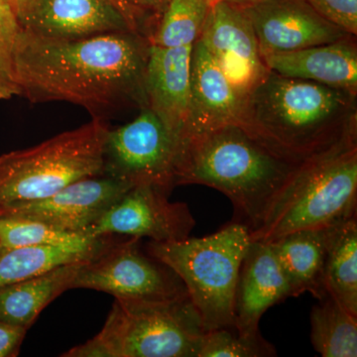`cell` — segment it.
<instances>
[{
  "instance_id": "9a60e30c",
  "label": "cell",
  "mask_w": 357,
  "mask_h": 357,
  "mask_svg": "<svg viewBox=\"0 0 357 357\" xmlns=\"http://www.w3.org/2000/svg\"><path fill=\"white\" fill-rule=\"evenodd\" d=\"M289 297L292 289L267 241H251L241 263L234 301V328L241 335H259L264 312Z\"/></svg>"
},
{
  "instance_id": "9c48e42d",
  "label": "cell",
  "mask_w": 357,
  "mask_h": 357,
  "mask_svg": "<svg viewBox=\"0 0 357 357\" xmlns=\"http://www.w3.org/2000/svg\"><path fill=\"white\" fill-rule=\"evenodd\" d=\"M181 145L149 107L129 123L109 130L103 174L131 185L150 184L172 192Z\"/></svg>"
},
{
  "instance_id": "3957f363",
  "label": "cell",
  "mask_w": 357,
  "mask_h": 357,
  "mask_svg": "<svg viewBox=\"0 0 357 357\" xmlns=\"http://www.w3.org/2000/svg\"><path fill=\"white\" fill-rule=\"evenodd\" d=\"M300 165L275 153L241 123L225 124L188 138L175 185H204L222 192L234 204V222L253 231Z\"/></svg>"
},
{
  "instance_id": "e0dca14e",
  "label": "cell",
  "mask_w": 357,
  "mask_h": 357,
  "mask_svg": "<svg viewBox=\"0 0 357 357\" xmlns=\"http://www.w3.org/2000/svg\"><path fill=\"white\" fill-rule=\"evenodd\" d=\"M243 105V98L204 44L197 40L192 45L190 65V112L185 141L225 124L239 123Z\"/></svg>"
},
{
  "instance_id": "f546056e",
  "label": "cell",
  "mask_w": 357,
  "mask_h": 357,
  "mask_svg": "<svg viewBox=\"0 0 357 357\" xmlns=\"http://www.w3.org/2000/svg\"><path fill=\"white\" fill-rule=\"evenodd\" d=\"M170 1L171 0H131L136 10L139 13L143 24L148 20L153 23L152 29Z\"/></svg>"
},
{
  "instance_id": "7a4b0ae2",
  "label": "cell",
  "mask_w": 357,
  "mask_h": 357,
  "mask_svg": "<svg viewBox=\"0 0 357 357\" xmlns=\"http://www.w3.org/2000/svg\"><path fill=\"white\" fill-rule=\"evenodd\" d=\"M356 98L269 70L244 100L239 123L275 153L302 164L357 137Z\"/></svg>"
},
{
  "instance_id": "8992f818",
  "label": "cell",
  "mask_w": 357,
  "mask_h": 357,
  "mask_svg": "<svg viewBox=\"0 0 357 357\" xmlns=\"http://www.w3.org/2000/svg\"><path fill=\"white\" fill-rule=\"evenodd\" d=\"M251 243L250 229L230 222L201 238L147 244L148 255L163 263L184 284L206 332L234 328V301L241 263Z\"/></svg>"
},
{
  "instance_id": "7402d4cb",
  "label": "cell",
  "mask_w": 357,
  "mask_h": 357,
  "mask_svg": "<svg viewBox=\"0 0 357 357\" xmlns=\"http://www.w3.org/2000/svg\"><path fill=\"white\" fill-rule=\"evenodd\" d=\"M326 294L357 317V220L349 218L333 237L323 276Z\"/></svg>"
},
{
  "instance_id": "52a82bcc",
  "label": "cell",
  "mask_w": 357,
  "mask_h": 357,
  "mask_svg": "<svg viewBox=\"0 0 357 357\" xmlns=\"http://www.w3.org/2000/svg\"><path fill=\"white\" fill-rule=\"evenodd\" d=\"M109 126L102 117L36 146L0 156V206L43 199L102 175Z\"/></svg>"
},
{
  "instance_id": "4dcf8cb0",
  "label": "cell",
  "mask_w": 357,
  "mask_h": 357,
  "mask_svg": "<svg viewBox=\"0 0 357 357\" xmlns=\"http://www.w3.org/2000/svg\"><path fill=\"white\" fill-rule=\"evenodd\" d=\"M112 1L119 6V8L126 16V18L132 24L133 27L141 34L145 35L144 32H143V29H144L143 21L141 20L139 13L136 10L131 0H112Z\"/></svg>"
},
{
  "instance_id": "d4e9b609",
  "label": "cell",
  "mask_w": 357,
  "mask_h": 357,
  "mask_svg": "<svg viewBox=\"0 0 357 357\" xmlns=\"http://www.w3.org/2000/svg\"><path fill=\"white\" fill-rule=\"evenodd\" d=\"M84 236L37 220L0 215V253L25 246L73 243Z\"/></svg>"
},
{
  "instance_id": "ac0fdd59",
  "label": "cell",
  "mask_w": 357,
  "mask_h": 357,
  "mask_svg": "<svg viewBox=\"0 0 357 357\" xmlns=\"http://www.w3.org/2000/svg\"><path fill=\"white\" fill-rule=\"evenodd\" d=\"M356 36L301 50L263 56L269 70L357 96Z\"/></svg>"
},
{
  "instance_id": "7c38bea8",
  "label": "cell",
  "mask_w": 357,
  "mask_h": 357,
  "mask_svg": "<svg viewBox=\"0 0 357 357\" xmlns=\"http://www.w3.org/2000/svg\"><path fill=\"white\" fill-rule=\"evenodd\" d=\"M8 4L21 29L47 38L138 32L112 0H11Z\"/></svg>"
},
{
  "instance_id": "5bb4252c",
  "label": "cell",
  "mask_w": 357,
  "mask_h": 357,
  "mask_svg": "<svg viewBox=\"0 0 357 357\" xmlns=\"http://www.w3.org/2000/svg\"><path fill=\"white\" fill-rule=\"evenodd\" d=\"M131 187L102 174L72 183L46 198L0 206V215L37 220L81 234Z\"/></svg>"
},
{
  "instance_id": "ffe728a7",
  "label": "cell",
  "mask_w": 357,
  "mask_h": 357,
  "mask_svg": "<svg viewBox=\"0 0 357 357\" xmlns=\"http://www.w3.org/2000/svg\"><path fill=\"white\" fill-rule=\"evenodd\" d=\"M114 236H86L73 243L25 246L0 253V289L73 262L88 261L114 243Z\"/></svg>"
},
{
  "instance_id": "44dd1931",
  "label": "cell",
  "mask_w": 357,
  "mask_h": 357,
  "mask_svg": "<svg viewBox=\"0 0 357 357\" xmlns=\"http://www.w3.org/2000/svg\"><path fill=\"white\" fill-rule=\"evenodd\" d=\"M84 261L73 262L0 289V321L29 328L46 306L70 285Z\"/></svg>"
},
{
  "instance_id": "30bf717a",
  "label": "cell",
  "mask_w": 357,
  "mask_h": 357,
  "mask_svg": "<svg viewBox=\"0 0 357 357\" xmlns=\"http://www.w3.org/2000/svg\"><path fill=\"white\" fill-rule=\"evenodd\" d=\"M170 194L158 185H133L81 234L148 237L156 243L188 238L196 220L188 204L171 202Z\"/></svg>"
},
{
  "instance_id": "cb8c5ba5",
  "label": "cell",
  "mask_w": 357,
  "mask_h": 357,
  "mask_svg": "<svg viewBox=\"0 0 357 357\" xmlns=\"http://www.w3.org/2000/svg\"><path fill=\"white\" fill-rule=\"evenodd\" d=\"M213 0H171L150 32L149 43L162 48L192 46L199 38Z\"/></svg>"
},
{
  "instance_id": "4316f807",
  "label": "cell",
  "mask_w": 357,
  "mask_h": 357,
  "mask_svg": "<svg viewBox=\"0 0 357 357\" xmlns=\"http://www.w3.org/2000/svg\"><path fill=\"white\" fill-rule=\"evenodd\" d=\"M20 26L11 7L0 0V100L20 96L16 81L14 54Z\"/></svg>"
},
{
  "instance_id": "836d02e7",
  "label": "cell",
  "mask_w": 357,
  "mask_h": 357,
  "mask_svg": "<svg viewBox=\"0 0 357 357\" xmlns=\"http://www.w3.org/2000/svg\"><path fill=\"white\" fill-rule=\"evenodd\" d=\"M213 1H215V0H213Z\"/></svg>"
},
{
  "instance_id": "277c9868",
  "label": "cell",
  "mask_w": 357,
  "mask_h": 357,
  "mask_svg": "<svg viewBox=\"0 0 357 357\" xmlns=\"http://www.w3.org/2000/svg\"><path fill=\"white\" fill-rule=\"evenodd\" d=\"M357 137L301 164L279 192L251 241H269L301 229L356 217Z\"/></svg>"
},
{
  "instance_id": "4fadbf2b",
  "label": "cell",
  "mask_w": 357,
  "mask_h": 357,
  "mask_svg": "<svg viewBox=\"0 0 357 357\" xmlns=\"http://www.w3.org/2000/svg\"><path fill=\"white\" fill-rule=\"evenodd\" d=\"M238 6L252 26L262 58L354 36L326 20L307 0H258Z\"/></svg>"
},
{
  "instance_id": "d6a6232c",
  "label": "cell",
  "mask_w": 357,
  "mask_h": 357,
  "mask_svg": "<svg viewBox=\"0 0 357 357\" xmlns=\"http://www.w3.org/2000/svg\"><path fill=\"white\" fill-rule=\"evenodd\" d=\"M4 1H6V2H7V3H9V2H10V1H11V0H4Z\"/></svg>"
},
{
  "instance_id": "8fae6325",
  "label": "cell",
  "mask_w": 357,
  "mask_h": 357,
  "mask_svg": "<svg viewBox=\"0 0 357 357\" xmlns=\"http://www.w3.org/2000/svg\"><path fill=\"white\" fill-rule=\"evenodd\" d=\"M199 40L243 102L269 72L252 26L236 4L213 1Z\"/></svg>"
},
{
  "instance_id": "1f68e13d",
  "label": "cell",
  "mask_w": 357,
  "mask_h": 357,
  "mask_svg": "<svg viewBox=\"0 0 357 357\" xmlns=\"http://www.w3.org/2000/svg\"><path fill=\"white\" fill-rule=\"evenodd\" d=\"M225 1L236 4V6H245V4L252 3V2L258 1V0H225Z\"/></svg>"
},
{
  "instance_id": "d6986e66",
  "label": "cell",
  "mask_w": 357,
  "mask_h": 357,
  "mask_svg": "<svg viewBox=\"0 0 357 357\" xmlns=\"http://www.w3.org/2000/svg\"><path fill=\"white\" fill-rule=\"evenodd\" d=\"M344 222L321 229L297 230L269 241L292 289L293 297L309 292L321 300L328 295L323 282L326 255L333 237Z\"/></svg>"
},
{
  "instance_id": "f1b7e54d",
  "label": "cell",
  "mask_w": 357,
  "mask_h": 357,
  "mask_svg": "<svg viewBox=\"0 0 357 357\" xmlns=\"http://www.w3.org/2000/svg\"><path fill=\"white\" fill-rule=\"evenodd\" d=\"M27 328L0 321V357L16 356Z\"/></svg>"
},
{
  "instance_id": "ba28073f",
  "label": "cell",
  "mask_w": 357,
  "mask_h": 357,
  "mask_svg": "<svg viewBox=\"0 0 357 357\" xmlns=\"http://www.w3.org/2000/svg\"><path fill=\"white\" fill-rule=\"evenodd\" d=\"M141 238L114 241L100 255L83 262L70 289H91L114 298L166 301L188 296L183 282L170 268L140 249Z\"/></svg>"
},
{
  "instance_id": "83f0119b",
  "label": "cell",
  "mask_w": 357,
  "mask_h": 357,
  "mask_svg": "<svg viewBox=\"0 0 357 357\" xmlns=\"http://www.w3.org/2000/svg\"><path fill=\"white\" fill-rule=\"evenodd\" d=\"M326 20L349 34L357 35V0H307Z\"/></svg>"
},
{
  "instance_id": "5b68a950",
  "label": "cell",
  "mask_w": 357,
  "mask_h": 357,
  "mask_svg": "<svg viewBox=\"0 0 357 357\" xmlns=\"http://www.w3.org/2000/svg\"><path fill=\"white\" fill-rule=\"evenodd\" d=\"M203 321L189 296L166 301L115 298L102 331L64 357H198Z\"/></svg>"
},
{
  "instance_id": "2e32d148",
  "label": "cell",
  "mask_w": 357,
  "mask_h": 357,
  "mask_svg": "<svg viewBox=\"0 0 357 357\" xmlns=\"http://www.w3.org/2000/svg\"><path fill=\"white\" fill-rule=\"evenodd\" d=\"M192 48H162L150 44L145 74L147 107L180 143L181 151L189 121Z\"/></svg>"
},
{
  "instance_id": "6da1fadb",
  "label": "cell",
  "mask_w": 357,
  "mask_h": 357,
  "mask_svg": "<svg viewBox=\"0 0 357 357\" xmlns=\"http://www.w3.org/2000/svg\"><path fill=\"white\" fill-rule=\"evenodd\" d=\"M149 47L147 37L134 31L54 39L20 28L14 54L20 96L34 103H74L95 117L144 109Z\"/></svg>"
},
{
  "instance_id": "603a6c76",
  "label": "cell",
  "mask_w": 357,
  "mask_h": 357,
  "mask_svg": "<svg viewBox=\"0 0 357 357\" xmlns=\"http://www.w3.org/2000/svg\"><path fill=\"white\" fill-rule=\"evenodd\" d=\"M311 342L324 357L357 356V317L326 295L312 307Z\"/></svg>"
},
{
  "instance_id": "484cf974",
  "label": "cell",
  "mask_w": 357,
  "mask_h": 357,
  "mask_svg": "<svg viewBox=\"0 0 357 357\" xmlns=\"http://www.w3.org/2000/svg\"><path fill=\"white\" fill-rule=\"evenodd\" d=\"M276 356L273 344L262 335H241L234 328H223L204 333L198 357Z\"/></svg>"
}]
</instances>
